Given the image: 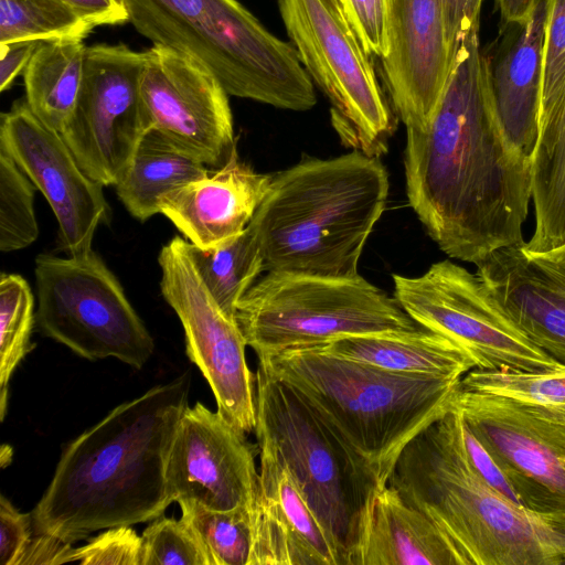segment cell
<instances>
[{"mask_svg":"<svg viewBox=\"0 0 565 565\" xmlns=\"http://www.w3.org/2000/svg\"><path fill=\"white\" fill-rule=\"evenodd\" d=\"M387 484L434 522L462 565L565 564V518L489 484L462 452L450 409L406 445Z\"/></svg>","mask_w":565,"mask_h":565,"instance_id":"obj_4","label":"cell"},{"mask_svg":"<svg viewBox=\"0 0 565 565\" xmlns=\"http://www.w3.org/2000/svg\"><path fill=\"white\" fill-rule=\"evenodd\" d=\"M185 248L217 305L235 319L238 301L264 270L263 254L248 225L217 247L203 249L185 241Z\"/></svg>","mask_w":565,"mask_h":565,"instance_id":"obj_28","label":"cell"},{"mask_svg":"<svg viewBox=\"0 0 565 565\" xmlns=\"http://www.w3.org/2000/svg\"><path fill=\"white\" fill-rule=\"evenodd\" d=\"M476 266L512 322L565 367V275L526 254L523 244L498 249Z\"/></svg>","mask_w":565,"mask_h":565,"instance_id":"obj_20","label":"cell"},{"mask_svg":"<svg viewBox=\"0 0 565 565\" xmlns=\"http://www.w3.org/2000/svg\"><path fill=\"white\" fill-rule=\"evenodd\" d=\"M459 386L505 397L565 420V367L536 372L473 369Z\"/></svg>","mask_w":565,"mask_h":565,"instance_id":"obj_30","label":"cell"},{"mask_svg":"<svg viewBox=\"0 0 565 565\" xmlns=\"http://www.w3.org/2000/svg\"><path fill=\"white\" fill-rule=\"evenodd\" d=\"M184 518L195 530L212 565H249L252 522L249 508L216 511L199 503L181 501Z\"/></svg>","mask_w":565,"mask_h":565,"instance_id":"obj_32","label":"cell"},{"mask_svg":"<svg viewBox=\"0 0 565 565\" xmlns=\"http://www.w3.org/2000/svg\"><path fill=\"white\" fill-rule=\"evenodd\" d=\"M462 565L441 531L390 484L375 495L353 565Z\"/></svg>","mask_w":565,"mask_h":565,"instance_id":"obj_23","label":"cell"},{"mask_svg":"<svg viewBox=\"0 0 565 565\" xmlns=\"http://www.w3.org/2000/svg\"><path fill=\"white\" fill-rule=\"evenodd\" d=\"M42 40H25L0 44V90L8 89L15 77L24 72Z\"/></svg>","mask_w":565,"mask_h":565,"instance_id":"obj_41","label":"cell"},{"mask_svg":"<svg viewBox=\"0 0 565 565\" xmlns=\"http://www.w3.org/2000/svg\"><path fill=\"white\" fill-rule=\"evenodd\" d=\"M386 486L406 445L445 415L460 381L392 373L318 347L258 358Z\"/></svg>","mask_w":565,"mask_h":565,"instance_id":"obj_5","label":"cell"},{"mask_svg":"<svg viewBox=\"0 0 565 565\" xmlns=\"http://www.w3.org/2000/svg\"><path fill=\"white\" fill-rule=\"evenodd\" d=\"M532 200L535 213L531 253L565 245V83L539 113V135L532 154Z\"/></svg>","mask_w":565,"mask_h":565,"instance_id":"obj_25","label":"cell"},{"mask_svg":"<svg viewBox=\"0 0 565 565\" xmlns=\"http://www.w3.org/2000/svg\"><path fill=\"white\" fill-rule=\"evenodd\" d=\"M0 149L49 202L68 255L88 253L98 226L110 222L104 185L84 172L61 134L44 125L25 98L1 114Z\"/></svg>","mask_w":565,"mask_h":565,"instance_id":"obj_16","label":"cell"},{"mask_svg":"<svg viewBox=\"0 0 565 565\" xmlns=\"http://www.w3.org/2000/svg\"><path fill=\"white\" fill-rule=\"evenodd\" d=\"M448 45L454 56L472 32L479 30V15L483 0H439Z\"/></svg>","mask_w":565,"mask_h":565,"instance_id":"obj_40","label":"cell"},{"mask_svg":"<svg viewBox=\"0 0 565 565\" xmlns=\"http://www.w3.org/2000/svg\"><path fill=\"white\" fill-rule=\"evenodd\" d=\"M345 19L370 56L388 51L387 0H338Z\"/></svg>","mask_w":565,"mask_h":565,"instance_id":"obj_37","label":"cell"},{"mask_svg":"<svg viewBox=\"0 0 565 565\" xmlns=\"http://www.w3.org/2000/svg\"><path fill=\"white\" fill-rule=\"evenodd\" d=\"M449 405L491 455L523 507L565 518V420L459 385Z\"/></svg>","mask_w":565,"mask_h":565,"instance_id":"obj_14","label":"cell"},{"mask_svg":"<svg viewBox=\"0 0 565 565\" xmlns=\"http://www.w3.org/2000/svg\"><path fill=\"white\" fill-rule=\"evenodd\" d=\"M145 52L125 44L86 47L75 108L60 131L84 172L116 185L150 129L141 96Z\"/></svg>","mask_w":565,"mask_h":565,"instance_id":"obj_12","label":"cell"},{"mask_svg":"<svg viewBox=\"0 0 565 565\" xmlns=\"http://www.w3.org/2000/svg\"><path fill=\"white\" fill-rule=\"evenodd\" d=\"M34 184L13 159L0 149V250L30 246L39 236Z\"/></svg>","mask_w":565,"mask_h":565,"instance_id":"obj_33","label":"cell"},{"mask_svg":"<svg viewBox=\"0 0 565 565\" xmlns=\"http://www.w3.org/2000/svg\"><path fill=\"white\" fill-rule=\"evenodd\" d=\"M141 539V565H212L200 536L182 516L180 520L158 516Z\"/></svg>","mask_w":565,"mask_h":565,"instance_id":"obj_34","label":"cell"},{"mask_svg":"<svg viewBox=\"0 0 565 565\" xmlns=\"http://www.w3.org/2000/svg\"><path fill=\"white\" fill-rule=\"evenodd\" d=\"M279 12L306 72L331 103L342 145L380 158L396 128L372 60L338 0H278Z\"/></svg>","mask_w":565,"mask_h":565,"instance_id":"obj_9","label":"cell"},{"mask_svg":"<svg viewBox=\"0 0 565 565\" xmlns=\"http://www.w3.org/2000/svg\"><path fill=\"white\" fill-rule=\"evenodd\" d=\"M339 358L392 373L461 381L476 364L450 339L425 327L412 331L348 335L317 345Z\"/></svg>","mask_w":565,"mask_h":565,"instance_id":"obj_24","label":"cell"},{"mask_svg":"<svg viewBox=\"0 0 565 565\" xmlns=\"http://www.w3.org/2000/svg\"><path fill=\"white\" fill-rule=\"evenodd\" d=\"M36 324L34 297L20 275L0 276V419L7 413L9 382L23 358L34 348L31 333Z\"/></svg>","mask_w":565,"mask_h":565,"instance_id":"obj_29","label":"cell"},{"mask_svg":"<svg viewBox=\"0 0 565 565\" xmlns=\"http://www.w3.org/2000/svg\"><path fill=\"white\" fill-rule=\"evenodd\" d=\"M530 256L565 275V245H562L561 247H557L547 253Z\"/></svg>","mask_w":565,"mask_h":565,"instance_id":"obj_45","label":"cell"},{"mask_svg":"<svg viewBox=\"0 0 565 565\" xmlns=\"http://www.w3.org/2000/svg\"><path fill=\"white\" fill-rule=\"evenodd\" d=\"M388 51L380 60L393 110L406 129H423L448 81L455 56L439 0H387Z\"/></svg>","mask_w":565,"mask_h":565,"instance_id":"obj_18","label":"cell"},{"mask_svg":"<svg viewBox=\"0 0 565 565\" xmlns=\"http://www.w3.org/2000/svg\"><path fill=\"white\" fill-rule=\"evenodd\" d=\"M95 28L63 0H0V44L84 39Z\"/></svg>","mask_w":565,"mask_h":565,"instance_id":"obj_31","label":"cell"},{"mask_svg":"<svg viewBox=\"0 0 565 565\" xmlns=\"http://www.w3.org/2000/svg\"><path fill=\"white\" fill-rule=\"evenodd\" d=\"M94 26L128 22V14L119 0H63Z\"/></svg>","mask_w":565,"mask_h":565,"instance_id":"obj_43","label":"cell"},{"mask_svg":"<svg viewBox=\"0 0 565 565\" xmlns=\"http://www.w3.org/2000/svg\"><path fill=\"white\" fill-rule=\"evenodd\" d=\"M271 179L239 160L235 150L222 168L167 193L160 213L194 246L214 248L247 227Z\"/></svg>","mask_w":565,"mask_h":565,"instance_id":"obj_21","label":"cell"},{"mask_svg":"<svg viewBox=\"0 0 565 565\" xmlns=\"http://www.w3.org/2000/svg\"><path fill=\"white\" fill-rule=\"evenodd\" d=\"M406 194L449 257L477 265L524 244L532 158L495 116L478 31L460 44L441 97L423 129H406Z\"/></svg>","mask_w":565,"mask_h":565,"instance_id":"obj_1","label":"cell"},{"mask_svg":"<svg viewBox=\"0 0 565 565\" xmlns=\"http://www.w3.org/2000/svg\"><path fill=\"white\" fill-rule=\"evenodd\" d=\"M565 83V0H547L542 54L540 109L557 96Z\"/></svg>","mask_w":565,"mask_h":565,"instance_id":"obj_35","label":"cell"},{"mask_svg":"<svg viewBox=\"0 0 565 565\" xmlns=\"http://www.w3.org/2000/svg\"><path fill=\"white\" fill-rule=\"evenodd\" d=\"M23 556L21 565L28 564H64L72 563L74 547L46 534H34Z\"/></svg>","mask_w":565,"mask_h":565,"instance_id":"obj_42","label":"cell"},{"mask_svg":"<svg viewBox=\"0 0 565 565\" xmlns=\"http://www.w3.org/2000/svg\"><path fill=\"white\" fill-rule=\"evenodd\" d=\"M202 403L182 412L169 449L166 482L172 502L216 511L252 507L257 494V446Z\"/></svg>","mask_w":565,"mask_h":565,"instance_id":"obj_17","label":"cell"},{"mask_svg":"<svg viewBox=\"0 0 565 565\" xmlns=\"http://www.w3.org/2000/svg\"><path fill=\"white\" fill-rule=\"evenodd\" d=\"M190 373L110 411L64 449L31 512L34 534L75 543L162 515L169 449L188 405Z\"/></svg>","mask_w":565,"mask_h":565,"instance_id":"obj_2","label":"cell"},{"mask_svg":"<svg viewBox=\"0 0 565 565\" xmlns=\"http://www.w3.org/2000/svg\"><path fill=\"white\" fill-rule=\"evenodd\" d=\"M128 22L153 44L204 64L230 96L305 111L313 82L291 42L270 33L237 0H119Z\"/></svg>","mask_w":565,"mask_h":565,"instance_id":"obj_6","label":"cell"},{"mask_svg":"<svg viewBox=\"0 0 565 565\" xmlns=\"http://www.w3.org/2000/svg\"><path fill=\"white\" fill-rule=\"evenodd\" d=\"M236 322L257 358L338 338L420 327L397 300L362 276L326 278L268 271L241 298Z\"/></svg>","mask_w":565,"mask_h":565,"instance_id":"obj_8","label":"cell"},{"mask_svg":"<svg viewBox=\"0 0 565 565\" xmlns=\"http://www.w3.org/2000/svg\"><path fill=\"white\" fill-rule=\"evenodd\" d=\"M505 23L522 24L529 19L536 0H494Z\"/></svg>","mask_w":565,"mask_h":565,"instance_id":"obj_44","label":"cell"},{"mask_svg":"<svg viewBox=\"0 0 565 565\" xmlns=\"http://www.w3.org/2000/svg\"><path fill=\"white\" fill-rule=\"evenodd\" d=\"M210 171L203 162L150 128L115 188L127 211L143 222L160 213L159 203L167 193L206 177Z\"/></svg>","mask_w":565,"mask_h":565,"instance_id":"obj_26","label":"cell"},{"mask_svg":"<svg viewBox=\"0 0 565 565\" xmlns=\"http://www.w3.org/2000/svg\"><path fill=\"white\" fill-rule=\"evenodd\" d=\"M387 194L388 175L380 158L358 151L307 159L273 175L248 224L264 270L359 277L361 254Z\"/></svg>","mask_w":565,"mask_h":565,"instance_id":"obj_3","label":"cell"},{"mask_svg":"<svg viewBox=\"0 0 565 565\" xmlns=\"http://www.w3.org/2000/svg\"><path fill=\"white\" fill-rule=\"evenodd\" d=\"M160 289L179 317L185 352L207 381L217 412L245 434L256 426V375L248 367L247 343L235 319L217 305L195 269L185 239L173 237L158 258Z\"/></svg>","mask_w":565,"mask_h":565,"instance_id":"obj_13","label":"cell"},{"mask_svg":"<svg viewBox=\"0 0 565 565\" xmlns=\"http://www.w3.org/2000/svg\"><path fill=\"white\" fill-rule=\"evenodd\" d=\"M86 47L82 38L42 40L23 72L29 107L58 132L79 95Z\"/></svg>","mask_w":565,"mask_h":565,"instance_id":"obj_27","label":"cell"},{"mask_svg":"<svg viewBox=\"0 0 565 565\" xmlns=\"http://www.w3.org/2000/svg\"><path fill=\"white\" fill-rule=\"evenodd\" d=\"M141 559L142 539L130 525L106 529L73 554L82 565H141Z\"/></svg>","mask_w":565,"mask_h":565,"instance_id":"obj_36","label":"cell"},{"mask_svg":"<svg viewBox=\"0 0 565 565\" xmlns=\"http://www.w3.org/2000/svg\"><path fill=\"white\" fill-rule=\"evenodd\" d=\"M255 375L259 454L286 466L343 565H353L373 500L385 486L290 386L260 364Z\"/></svg>","mask_w":565,"mask_h":565,"instance_id":"obj_7","label":"cell"},{"mask_svg":"<svg viewBox=\"0 0 565 565\" xmlns=\"http://www.w3.org/2000/svg\"><path fill=\"white\" fill-rule=\"evenodd\" d=\"M145 52L141 96L150 128L211 170L236 150L228 94L200 61L153 44Z\"/></svg>","mask_w":565,"mask_h":565,"instance_id":"obj_15","label":"cell"},{"mask_svg":"<svg viewBox=\"0 0 565 565\" xmlns=\"http://www.w3.org/2000/svg\"><path fill=\"white\" fill-rule=\"evenodd\" d=\"M394 297L419 326L463 349L480 370L561 369L512 322L477 274L450 262L417 277L393 275Z\"/></svg>","mask_w":565,"mask_h":565,"instance_id":"obj_11","label":"cell"},{"mask_svg":"<svg viewBox=\"0 0 565 565\" xmlns=\"http://www.w3.org/2000/svg\"><path fill=\"white\" fill-rule=\"evenodd\" d=\"M12 457V448L9 445H2L1 446V452H0V465L2 468L8 466L11 461Z\"/></svg>","mask_w":565,"mask_h":565,"instance_id":"obj_46","label":"cell"},{"mask_svg":"<svg viewBox=\"0 0 565 565\" xmlns=\"http://www.w3.org/2000/svg\"><path fill=\"white\" fill-rule=\"evenodd\" d=\"M36 327L87 360L115 358L137 370L154 342L125 291L90 249L79 256L42 254L34 267Z\"/></svg>","mask_w":565,"mask_h":565,"instance_id":"obj_10","label":"cell"},{"mask_svg":"<svg viewBox=\"0 0 565 565\" xmlns=\"http://www.w3.org/2000/svg\"><path fill=\"white\" fill-rule=\"evenodd\" d=\"M451 413L452 426L459 441L462 452L472 468L494 489L503 493L512 501L520 503L512 487L504 478L498 465L473 435L461 415L454 408L449 407ZM522 505V504H521Z\"/></svg>","mask_w":565,"mask_h":565,"instance_id":"obj_38","label":"cell"},{"mask_svg":"<svg viewBox=\"0 0 565 565\" xmlns=\"http://www.w3.org/2000/svg\"><path fill=\"white\" fill-rule=\"evenodd\" d=\"M547 0H536L522 24H509L493 56H486L492 106L508 139L532 158L539 135L542 54Z\"/></svg>","mask_w":565,"mask_h":565,"instance_id":"obj_22","label":"cell"},{"mask_svg":"<svg viewBox=\"0 0 565 565\" xmlns=\"http://www.w3.org/2000/svg\"><path fill=\"white\" fill-rule=\"evenodd\" d=\"M249 565H343L286 466L260 452Z\"/></svg>","mask_w":565,"mask_h":565,"instance_id":"obj_19","label":"cell"},{"mask_svg":"<svg viewBox=\"0 0 565 565\" xmlns=\"http://www.w3.org/2000/svg\"><path fill=\"white\" fill-rule=\"evenodd\" d=\"M32 514L21 513L3 495L0 497V564L21 565L32 541Z\"/></svg>","mask_w":565,"mask_h":565,"instance_id":"obj_39","label":"cell"}]
</instances>
